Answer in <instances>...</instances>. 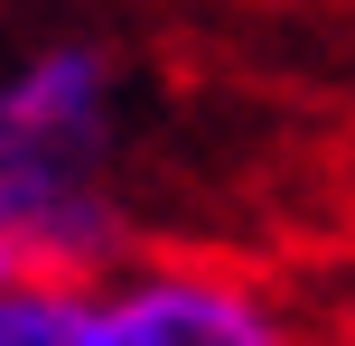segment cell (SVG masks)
Masks as SVG:
<instances>
[{"mask_svg": "<svg viewBox=\"0 0 355 346\" xmlns=\"http://www.w3.org/2000/svg\"><path fill=\"white\" fill-rule=\"evenodd\" d=\"M94 346H318L271 281L234 262H131L94 291Z\"/></svg>", "mask_w": 355, "mask_h": 346, "instance_id": "1", "label": "cell"}, {"mask_svg": "<svg viewBox=\"0 0 355 346\" xmlns=\"http://www.w3.org/2000/svg\"><path fill=\"white\" fill-rule=\"evenodd\" d=\"M0 225H10L28 272H103L112 206L85 159H0Z\"/></svg>", "mask_w": 355, "mask_h": 346, "instance_id": "2", "label": "cell"}, {"mask_svg": "<svg viewBox=\"0 0 355 346\" xmlns=\"http://www.w3.org/2000/svg\"><path fill=\"white\" fill-rule=\"evenodd\" d=\"M112 75L94 47H47L0 85V159H94Z\"/></svg>", "mask_w": 355, "mask_h": 346, "instance_id": "3", "label": "cell"}, {"mask_svg": "<svg viewBox=\"0 0 355 346\" xmlns=\"http://www.w3.org/2000/svg\"><path fill=\"white\" fill-rule=\"evenodd\" d=\"M0 346H94V291L75 272L0 281Z\"/></svg>", "mask_w": 355, "mask_h": 346, "instance_id": "4", "label": "cell"}, {"mask_svg": "<svg viewBox=\"0 0 355 346\" xmlns=\"http://www.w3.org/2000/svg\"><path fill=\"white\" fill-rule=\"evenodd\" d=\"M28 262H19V243H10V225H0V281H19Z\"/></svg>", "mask_w": 355, "mask_h": 346, "instance_id": "5", "label": "cell"}, {"mask_svg": "<svg viewBox=\"0 0 355 346\" xmlns=\"http://www.w3.org/2000/svg\"><path fill=\"white\" fill-rule=\"evenodd\" d=\"M337 346H355V318H346V328H337Z\"/></svg>", "mask_w": 355, "mask_h": 346, "instance_id": "6", "label": "cell"}]
</instances>
